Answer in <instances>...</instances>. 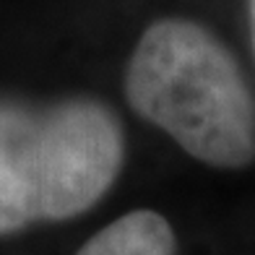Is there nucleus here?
Segmentation results:
<instances>
[{"label":"nucleus","instance_id":"1","mask_svg":"<svg viewBox=\"0 0 255 255\" xmlns=\"http://www.w3.org/2000/svg\"><path fill=\"white\" fill-rule=\"evenodd\" d=\"M125 97L193 159L222 169L255 161V99L240 65L206 26L161 18L138 39Z\"/></svg>","mask_w":255,"mask_h":255},{"label":"nucleus","instance_id":"2","mask_svg":"<svg viewBox=\"0 0 255 255\" xmlns=\"http://www.w3.org/2000/svg\"><path fill=\"white\" fill-rule=\"evenodd\" d=\"M123 130L97 102L0 104V232L94 206L123 167Z\"/></svg>","mask_w":255,"mask_h":255},{"label":"nucleus","instance_id":"3","mask_svg":"<svg viewBox=\"0 0 255 255\" xmlns=\"http://www.w3.org/2000/svg\"><path fill=\"white\" fill-rule=\"evenodd\" d=\"M175 235L156 211H130L94 235L78 255H172Z\"/></svg>","mask_w":255,"mask_h":255},{"label":"nucleus","instance_id":"4","mask_svg":"<svg viewBox=\"0 0 255 255\" xmlns=\"http://www.w3.org/2000/svg\"><path fill=\"white\" fill-rule=\"evenodd\" d=\"M248 16H250V34H253V52H255V0H248Z\"/></svg>","mask_w":255,"mask_h":255}]
</instances>
